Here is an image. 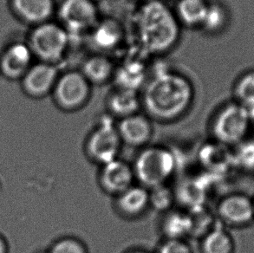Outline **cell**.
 Instances as JSON below:
<instances>
[{"mask_svg":"<svg viewBox=\"0 0 254 253\" xmlns=\"http://www.w3.org/2000/svg\"><path fill=\"white\" fill-rule=\"evenodd\" d=\"M140 95L141 109L150 119L170 123L189 112L195 90L187 75L171 68H162L148 76Z\"/></svg>","mask_w":254,"mask_h":253,"instance_id":"1","label":"cell"},{"mask_svg":"<svg viewBox=\"0 0 254 253\" xmlns=\"http://www.w3.org/2000/svg\"><path fill=\"white\" fill-rule=\"evenodd\" d=\"M134 38L141 52L164 55L178 45L182 26L164 0L141 2L134 16Z\"/></svg>","mask_w":254,"mask_h":253,"instance_id":"2","label":"cell"},{"mask_svg":"<svg viewBox=\"0 0 254 253\" xmlns=\"http://www.w3.org/2000/svg\"><path fill=\"white\" fill-rule=\"evenodd\" d=\"M176 157L168 147H145L139 153L132 168L134 178L146 189L167 185L176 171Z\"/></svg>","mask_w":254,"mask_h":253,"instance_id":"3","label":"cell"},{"mask_svg":"<svg viewBox=\"0 0 254 253\" xmlns=\"http://www.w3.org/2000/svg\"><path fill=\"white\" fill-rule=\"evenodd\" d=\"M250 128L249 110L235 101L221 107L211 123L214 140L230 147L247 139Z\"/></svg>","mask_w":254,"mask_h":253,"instance_id":"4","label":"cell"},{"mask_svg":"<svg viewBox=\"0 0 254 253\" xmlns=\"http://www.w3.org/2000/svg\"><path fill=\"white\" fill-rule=\"evenodd\" d=\"M70 35L59 23L47 21L37 25L32 31L30 48L44 63L56 64L68 52Z\"/></svg>","mask_w":254,"mask_h":253,"instance_id":"5","label":"cell"},{"mask_svg":"<svg viewBox=\"0 0 254 253\" xmlns=\"http://www.w3.org/2000/svg\"><path fill=\"white\" fill-rule=\"evenodd\" d=\"M92 93V85L80 70L71 69L59 75L52 95L59 109L74 112L88 103Z\"/></svg>","mask_w":254,"mask_h":253,"instance_id":"6","label":"cell"},{"mask_svg":"<svg viewBox=\"0 0 254 253\" xmlns=\"http://www.w3.org/2000/svg\"><path fill=\"white\" fill-rule=\"evenodd\" d=\"M58 14L59 24L70 37L90 32L100 19L97 3L91 0H62Z\"/></svg>","mask_w":254,"mask_h":253,"instance_id":"7","label":"cell"},{"mask_svg":"<svg viewBox=\"0 0 254 253\" xmlns=\"http://www.w3.org/2000/svg\"><path fill=\"white\" fill-rule=\"evenodd\" d=\"M123 141L110 121H103L90 133L86 141V153L95 163L107 164L118 158Z\"/></svg>","mask_w":254,"mask_h":253,"instance_id":"8","label":"cell"},{"mask_svg":"<svg viewBox=\"0 0 254 253\" xmlns=\"http://www.w3.org/2000/svg\"><path fill=\"white\" fill-rule=\"evenodd\" d=\"M217 214L226 225L247 227L254 221V199L243 193L227 195L219 202Z\"/></svg>","mask_w":254,"mask_h":253,"instance_id":"9","label":"cell"},{"mask_svg":"<svg viewBox=\"0 0 254 253\" xmlns=\"http://www.w3.org/2000/svg\"><path fill=\"white\" fill-rule=\"evenodd\" d=\"M134 170L132 165L117 158L102 166L99 183L103 191L117 197L134 185Z\"/></svg>","mask_w":254,"mask_h":253,"instance_id":"10","label":"cell"},{"mask_svg":"<svg viewBox=\"0 0 254 253\" xmlns=\"http://www.w3.org/2000/svg\"><path fill=\"white\" fill-rule=\"evenodd\" d=\"M59 75L60 73L56 64L40 63L30 67L24 74V89L31 96L43 97L52 93Z\"/></svg>","mask_w":254,"mask_h":253,"instance_id":"11","label":"cell"},{"mask_svg":"<svg viewBox=\"0 0 254 253\" xmlns=\"http://www.w3.org/2000/svg\"><path fill=\"white\" fill-rule=\"evenodd\" d=\"M117 127L123 143L130 147H146L153 135L151 119L140 112L122 119Z\"/></svg>","mask_w":254,"mask_h":253,"instance_id":"12","label":"cell"},{"mask_svg":"<svg viewBox=\"0 0 254 253\" xmlns=\"http://www.w3.org/2000/svg\"><path fill=\"white\" fill-rule=\"evenodd\" d=\"M90 41L98 53L115 51L125 38V30L119 21L111 17L99 19L89 32Z\"/></svg>","mask_w":254,"mask_h":253,"instance_id":"13","label":"cell"},{"mask_svg":"<svg viewBox=\"0 0 254 253\" xmlns=\"http://www.w3.org/2000/svg\"><path fill=\"white\" fill-rule=\"evenodd\" d=\"M92 86H102L114 80L117 65L107 54L96 53L83 61L79 69Z\"/></svg>","mask_w":254,"mask_h":253,"instance_id":"14","label":"cell"},{"mask_svg":"<svg viewBox=\"0 0 254 253\" xmlns=\"http://www.w3.org/2000/svg\"><path fill=\"white\" fill-rule=\"evenodd\" d=\"M107 108L110 115L120 120L139 113L141 109L140 92L116 87L108 96Z\"/></svg>","mask_w":254,"mask_h":253,"instance_id":"15","label":"cell"},{"mask_svg":"<svg viewBox=\"0 0 254 253\" xmlns=\"http://www.w3.org/2000/svg\"><path fill=\"white\" fill-rule=\"evenodd\" d=\"M118 212L127 218L142 215L149 205V190L141 185H133L116 197Z\"/></svg>","mask_w":254,"mask_h":253,"instance_id":"16","label":"cell"},{"mask_svg":"<svg viewBox=\"0 0 254 253\" xmlns=\"http://www.w3.org/2000/svg\"><path fill=\"white\" fill-rule=\"evenodd\" d=\"M200 159L204 167L214 175H222L234 168L233 149L215 140L203 147Z\"/></svg>","mask_w":254,"mask_h":253,"instance_id":"17","label":"cell"},{"mask_svg":"<svg viewBox=\"0 0 254 253\" xmlns=\"http://www.w3.org/2000/svg\"><path fill=\"white\" fill-rule=\"evenodd\" d=\"M32 52L29 45L17 43L4 52L1 62L3 73L10 77H17L25 74L30 68Z\"/></svg>","mask_w":254,"mask_h":253,"instance_id":"18","label":"cell"},{"mask_svg":"<svg viewBox=\"0 0 254 253\" xmlns=\"http://www.w3.org/2000/svg\"><path fill=\"white\" fill-rule=\"evenodd\" d=\"M208 2V0L176 1L173 10L181 26L199 30L205 17Z\"/></svg>","mask_w":254,"mask_h":253,"instance_id":"19","label":"cell"},{"mask_svg":"<svg viewBox=\"0 0 254 253\" xmlns=\"http://www.w3.org/2000/svg\"><path fill=\"white\" fill-rule=\"evenodd\" d=\"M145 66L137 60L126 61L122 66H117L114 80L119 88L141 92L148 80Z\"/></svg>","mask_w":254,"mask_h":253,"instance_id":"20","label":"cell"},{"mask_svg":"<svg viewBox=\"0 0 254 253\" xmlns=\"http://www.w3.org/2000/svg\"><path fill=\"white\" fill-rule=\"evenodd\" d=\"M13 3L21 17L37 25L50 21L55 10L54 0H13Z\"/></svg>","mask_w":254,"mask_h":253,"instance_id":"21","label":"cell"},{"mask_svg":"<svg viewBox=\"0 0 254 253\" xmlns=\"http://www.w3.org/2000/svg\"><path fill=\"white\" fill-rule=\"evenodd\" d=\"M230 22V12L219 1H209L200 31L207 35H218L226 30Z\"/></svg>","mask_w":254,"mask_h":253,"instance_id":"22","label":"cell"},{"mask_svg":"<svg viewBox=\"0 0 254 253\" xmlns=\"http://www.w3.org/2000/svg\"><path fill=\"white\" fill-rule=\"evenodd\" d=\"M162 231L167 240H184L192 232V219L189 212L169 211L166 212Z\"/></svg>","mask_w":254,"mask_h":253,"instance_id":"23","label":"cell"},{"mask_svg":"<svg viewBox=\"0 0 254 253\" xmlns=\"http://www.w3.org/2000/svg\"><path fill=\"white\" fill-rule=\"evenodd\" d=\"M234 248L233 237L222 226H214L202 238V253H234Z\"/></svg>","mask_w":254,"mask_h":253,"instance_id":"24","label":"cell"},{"mask_svg":"<svg viewBox=\"0 0 254 253\" xmlns=\"http://www.w3.org/2000/svg\"><path fill=\"white\" fill-rule=\"evenodd\" d=\"M234 168L246 174H254V138H247L234 146Z\"/></svg>","mask_w":254,"mask_h":253,"instance_id":"25","label":"cell"},{"mask_svg":"<svg viewBox=\"0 0 254 253\" xmlns=\"http://www.w3.org/2000/svg\"><path fill=\"white\" fill-rule=\"evenodd\" d=\"M235 102L247 109L254 106V69L241 75L234 87Z\"/></svg>","mask_w":254,"mask_h":253,"instance_id":"26","label":"cell"},{"mask_svg":"<svg viewBox=\"0 0 254 253\" xmlns=\"http://www.w3.org/2000/svg\"><path fill=\"white\" fill-rule=\"evenodd\" d=\"M149 190V205L157 212H168L171 211L176 201L175 191L167 185L159 186Z\"/></svg>","mask_w":254,"mask_h":253,"instance_id":"27","label":"cell"},{"mask_svg":"<svg viewBox=\"0 0 254 253\" xmlns=\"http://www.w3.org/2000/svg\"><path fill=\"white\" fill-rule=\"evenodd\" d=\"M192 219L191 235L203 238L214 227V219L212 213L204 205L189 211Z\"/></svg>","mask_w":254,"mask_h":253,"instance_id":"28","label":"cell"},{"mask_svg":"<svg viewBox=\"0 0 254 253\" xmlns=\"http://www.w3.org/2000/svg\"><path fill=\"white\" fill-rule=\"evenodd\" d=\"M47 253H88L85 245L72 237H64L52 244Z\"/></svg>","mask_w":254,"mask_h":253,"instance_id":"29","label":"cell"},{"mask_svg":"<svg viewBox=\"0 0 254 253\" xmlns=\"http://www.w3.org/2000/svg\"><path fill=\"white\" fill-rule=\"evenodd\" d=\"M158 253H192V251L184 240H166Z\"/></svg>","mask_w":254,"mask_h":253,"instance_id":"30","label":"cell"},{"mask_svg":"<svg viewBox=\"0 0 254 253\" xmlns=\"http://www.w3.org/2000/svg\"><path fill=\"white\" fill-rule=\"evenodd\" d=\"M0 253H9V246L4 237L0 234Z\"/></svg>","mask_w":254,"mask_h":253,"instance_id":"31","label":"cell"},{"mask_svg":"<svg viewBox=\"0 0 254 253\" xmlns=\"http://www.w3.org/2000/svg\"><path fill=\"white\" fill-rule=\"evenodd\" d=\"M249 116H250V122H251V127L254 129V106L249 109Z\"/></svg>","mask_w":254,"mask_h":253,"instance_id":"32","label":"cell"},{"mask_svg":"<svg viewBox=\"0 0 254 253\" xmlns=\"http://www.w3.org/2000/svg\"><path fill=\"white\" fill-rule=\"evenodd\" d=\"M148 253V252H146V251L135 250V251H133V252H130V253Z\"/></svg>","mask_w":254,"mask_h":253,"instance_id":"33","label":"cell"},{"mask_svg":"<svg viewBox=\"0 0 254 253\" xmlns=\"http://www.w3.org/2000/svg\"><path fill=\"white\" fill-rule=\"evenodd\" d=\"M91 1H93V2H95V3H98V2H100V1H102V0H91Z\"/></svg>","mask_w":254,"mask_h":253,"instance_id":"34","label":"cell"},{"mask_svg":"<svg viewBox=\"0 0 254 253\" xmlns=\"http://www.w3.org/2000/svg\"><path fill=\"white\" fill-rule=\"evenodd\" d=\"M137 1H140V2H144V1H148V0H137Z\"/></svg>","mask_w":254,"mask_h":253,"instance_id":"35","label":"cell"},{"mask_svg":"<svg viewBox=\"0 0 254 253\" xmlns=\"http://www.w3.org/2000/svg\"><path fill=\"white\" fill-rule=\"evenodd\" d=\"M168 1H174V2H176V1H178V0H168Z\"/></svg>","mask_w":254,"mask_h":253,"instance_id":"36","label":"cell"},{"mask_svg":"<svg viewBox=\"0 0 254 253\" xmlns=\"http://www.w3.org/2000/svg\"><path fill=\"white\" fill-rule=\"evenodd\" d=\"M47 253V251H46V252H43V253Z\"/></svg>","mask_w":254,"mask_h":253,"instance_id":"37","label":"cell"},{"mask_svg":"<svg viewBox=\"0 0 254 253\" xmlns=\"http://www.w3.org/2000/svg\"></svg>","mask_w":254,"mask_h":253,"instance_id":"38","label":"cell"}]
</instances>
